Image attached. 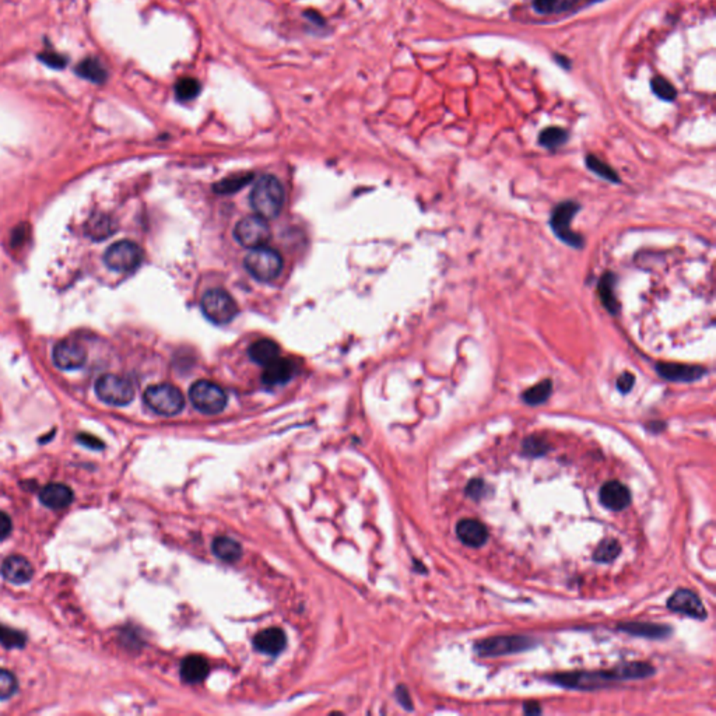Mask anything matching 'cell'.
<instances>
[{"instance_id":"1","label":"cell","mask_w":716,"mask_h":716,"mask_svg":"<svg viewBox=\"0 0 716 716\" xmlns=\"http://www.w3.org/2000/svg\"><path fill=\"white\" fill-rule=\"evenodd\" d=\"M655 669L649 663L631 662L620 665L618 668L608 672H576V673H557L547 676L546 680L573 690H597L603 689L616 682L625 680H641L652 676Z\"/></svg>"},{"instance_id":"2","label":"cell","mask_w":716,"mask_h":716,"mask_svg":"<svg viewBox=\"0 0 716 716\" xmlns=\"http://www.w3.org/2000/svg\"><path fill=\"white\" fill-rule=\"evenodd\" d=\"M285 204V189L280 181L272 175L258 179L251 192V206L255 213L265 219H276Z\"/></svg>"},{"instance_id":"3","label":"cell","mask_w":716,"mask_h":716,"mask_svg":"<svg viewBox=\"0 0 716 716\" xmlns=\"http://www.w3.org/2000/svg\"><path fill=\"white\" fill-rule=\"evenodd\" d=\"M143 399L148 409L160 416L167 417L179 415L185 406V398L182 392L171 384L148 386L144 392Z\"/></svg>"},{"instance_id":"4","label":"cell","mask_w":716,"mask_h":716,"mask_svg":"<svg viewBox=\"0 0 716 716\" xmlns=\"http://www.w3.org/2000/svg\"><path fill=\"white\" fill-rule=\"evenodd\" d=\"M247 271L259 282H273L283 271V259L280 254L272 248L261 247L251 249L245 256Z\"/></svg>"},{"instance_id":"5","label":"cell","mask_w":716,"mask_h":716,"mask_svg":"<svg viewBox=\"0 0 716 716\" xmlns=\"http://www.w3.org/2000/svg\"><path fill=\"white\" fill-rule=\"evenodd\" d=\"M96 393L107 405L126 406L135 399V386L125 377L105 374L97 379Z\"/></svg>"},{"instance_id":"6","label":"cell","mask_w":716,"mask_h":716,"mask_svg":"<svg viewBox=\"0 0 716 716\" xmlns=\"http://www.w3.org/2000/svg\"><path fill=\"white\" fill-rule=\"evenodd\" d=\"M189 399L192 405L204 415H217L227 406V395L223 388L206 379L197 381L190 386Z\"/></svg>"},{"instance_id":"7","label":"cell","mask_w":716,"mask_h":716,"mask_svg":"<svg viewBox=\"0 0 716 716\" xmlns=\"http://www.w3.org/2000/svg\"><path fill=\"white\" fill-rule=\"evenodd\" d=\"M536 645H538V642L529 637L507 635V637H493V638L479 641L474 645V649L483 658H495V656H504V655L531 651Z\"/></svg>"},{"instance_id":"8","label":"cell","mask_w":716,"mask_h":716,"mask_svg":"<svg viewBox=\"0 0 716 716\" xmlns=\"http://www.w3.org/2000/svg\"><path fill=\"white\" fill-rule=\"evenodd\" d=\"M143 261V251L142 248L134 242V241H119L112 244L105 255L104 262L105 265L119 273H131L136 271Z\"/></svg>"},{"instance_id":"9","label":"cell","mask_w":716,"mask_h":716,"mask_svg":"<svg viewBox=\"0 0 716 716\" xmlns=\"http://www.w3.org/2000/svg\"><path fill=\"white\" fill-rule=\"evenodd\" d=\"M200 305L206 318L219 325L231 322L238 313L237 302L227 291L221 288H211L204 292Z\"/></svg>"},{"instance_id":"10","label":"cell","mask_w":716,"mask_h":716,"mask_svg":"<svg viewBox=\"0 0 716 716\" xmlns=\"http://www.w3.org/2000/svg\"><path fill=\"white\" fill-rule=\"evenodd\" d=\"M579 210H580L579 203L573 200H567L556 206L550 219V227L554 231V234L563 242L573 248H582L583 245V238L571 230L573 217Z\"/></svg>"},{"instance_id":"11","label":"cell","mask_w":716,"mask_h":716,"mask_svg":"<svg viewBox=\"0 0 716 716\" xmlns=\"http://www.w3.org/2000/svg\"><path fill=\"white\" fill-rule=\"evenodd\" d=\"M235 240L248 249L266 247L272 233L268 221L259 216H248L238 221L234 230Z\"/></svg>"},{"instance_id":"12","label":"cell","mask_w":716,"mask_h":716,"mask_svg":"<svg viewBox=\"0 0 716 716\" xmlns=\"http://www.w3.org/2000/svg\"><path fill=\"white\" fill-rule=\"evenodd\" d=\"M52 357L58 368L72 371L82 368L86 364L87 351L83 344L73 340H65L55 346Z\"/></svg>"},{"instance_id":"13","label":"cell","mask_w":716,"mask_h":716,"mask_svg":"<svg viewBox=\"0 0 716 716\" xmlns=\"http://www.w3.org/2000/svg\"><path fill=\"white\" fill-rule=\"evenodd\" d=\"M668 607L675 611L684 614L696 620H705L707 610L697 593L690 589L676 590L668 600Z\"/></svg>"},{"instance_id":"14","label":"cell","mask_w":716,"mask_h":716,"mask_svg":"<svg viewBox=\"0 0 716 716\" xmlns=\"http://www.w3.org/2000/svg\"><path fill=\"white\" fill-rule=\"evenodd\" d=\"M658 374L672 382H694L701 379L707 370L700 365H687V364H672V363H659L656 365Z\"/></svg>"},{"instance_id":"15","label":"cell","mask_w":716,"mask_h":716,"mask_svg":"<svg viewBox=\"0 0 716 716\" xmlns=\"http://www.w3.org/2000/svg\"><path fill=\"white\" fill-rule=\"evenodd\" d=\"M600 502L610 511H623L631 504L630 490L620 481L611 480L601 486L599 493Z\"/></svg>"},{"instance_id":"16","label":"cell","mask_w":716,"mask_h":716,"mask_svg":"<svg viewBox=\"0 0 716 716\" xmlns=\"http://www.w3.org/2000/svg\"><path fill=\"white\" fill-rule=\"evenodd\" d=\"M456 535L459 540L473 549L483 547L488 540V529L484 523L477 519H462L456 526Z\"/></svg>"},{"instance_id":"17","label":"cell","mask_w":716,"mask_h":716,"mask_svg":"<svg viewBox=\"0 0 716 716\" xmlns=\"http://www.w3.org/2000/svg\"><path fill=\"white\" fill-rule=\"evenodd\" d=\"M618 631L627 632L634 637H642L648 639H666L672 634V628L668 625L653 624V623H641V621H628L620 623L617 625Z\"/></svg>"},{"instance_id":"18","label":"cell","mask_w":716,"mask_h":716,"mask_svg":"<svg viewBox=\"0 0 716 716\" xmlns=\"http://www.w3.org/2000/svg\"><path fill=\"white\" fill-rule=\"evenodd\" d=\"M1 575L11 583H25L32 575L34 568L31 563L21 556H8L1 564Z\"/></svg>"},{"instance_id":"19","label":"cell","mask_w":716,"mask_h":716,"mask_svg":"<svg viewBox=\"0 0 716 716\" xmlns=\"http://www.w3.org/2000/svg\"><path fill=\"white\" fill-rule=\"evenodd\" d=\"M41 502L52 509H62L72 504L73 491L70 487L60 483H51L39 493Z\"/></svg>"},{"instance_id":"20","label":"cell","mask_w":716,"mask_h":716,"mask_svg":"<svg viewBox=\"0 0 716 716\" xmlns=\"http://www.w3.org/2000/svg\"><path fill=\"white\" fill-rule=\"evenodd\" d=\"M294 364L285 358H276L275 361L265 365L262 381L266 386H280L287 384L294 377Z\"/></svg>"},{"instance_id":"21","label":"cell","mask_w":716,"mask_h":716,"mask_svg":"<svg viewBox=\"0 0 716 716\" xmlns=\"http://www.w3.org/2000/svg\"><path fill=\"white\" fill-rule=\"evenodd\" d=\"M286 642V635L280 628H268L254 639L255 648L266 655H279L285 649Z\"/></svg>"},{"instance_id":"22","label":"cell","mask_w":716,"mask_h":716,"mask_svg":"<svg viewBox=\"0 0 716 716\" xmlns=\"http://www.w3.org/2000/svg\"><path fill=\"white\" fill-rule=\"evenodd\" d=\"M209 675V665L204 658L190 655L183 659L181 665V677L189 684L203 682Z\"/></svg>"},{"instance_id":"23","label":"cell","mask_w":716,"mask_h":716,"mask_svg":"<svg viewBox=\"0 0 716 716\" xmlns=\"http://www.w3.org/2000/svg\"><path fill=\"white\" fill-rule=\"evenodd\" d=\"M249 357L254 363L265 367L280 357V347L269 339L258 340L249 347Z\"/></svg>"},{"instance_id":"24","label":"cell","mask_w":716,"mask_h":716,"mask_svg":"<svg viewBox=\"0 0 716 716\" xmlns=\"http://www.w3.org/2000/svg\"><path fill=\"white\" fill-rule=\"evenodd\" d=\"M211 550L216 557H219L223 561L234 563L241 559L242 556V547L238 542L230 538H217L213 542Z\"/></svg>"},{"instance_id":"25","label":"cell","mask_w":716,"mask_h":716,"mask_svg":"<svg viewBox=\"0 0 716 716\" xmlns=\"http://www.w3.org/2000/svg\"><path fill=\"white\" fill-rule=\"evenodd\" d=\"M614 285H616V278L610 272L604 273L599 282V295H600L601 304L610 313H616L620 308L616 294H614Z\"/></svg>"},{"instance_id":"26","label":"cell","mask_w":716,"mask_h":716,"mask_svg":"<svg viewBox=\"0 0 716 716\" xmlns=\"http://www.w3.org/2000/svg\"><path fill=\"white\" fill-rule=\"evenodd\" d=\"M115 228H117L115 223L111 217H108L105 214H98L89 220L87 231L93 240L100 241V240H105V238L111 237L117 231Z\"/></svg>"},{"instance_id":"27","label":"cell","mask_w":716,"mask_h":716,"mask_svg":"<svg viewBox=\"0 0 716 716\" xmlns=\"http://www.w3.org/2000/svg\"><path fill=\"white\" fill-rule=\"evenodd\" d=\"M553 392V382L550 379H545L539 382L538 385L532 386L531 389L525 391L522 395V399L529 406H539L543 405Z\"/></svg>"},{"instance_id":"28","label":"cell","mask_w":716,"mask_h":716,"mask_svg":"<svg viewBox=\"0 0 716 716\" xmlns=\"http://www.w3.org/2000/svg\"><path fill=\"white\" fill-rule=\"evenodd\" d=\"M77 73L93 82V83H104L107 80V70L104 69V66L97 60V59H84L79 66H77Z\"/></svg>"},{"instance_id":"29","label":"cell","mask_w":716,"mask_h":716,"mask_svg":"<svg viewBox=\"0 0 716 716\" xmlns=\"http://www.w3.org/2000/svg\"><path fill=\"white\" fill-rule=\"evenodd\" d=\"M621 553V545L616 539L603 540L593 553V560L597 563H611Z\"/></svg>"},{"instance_id":"30","label":"cell","mask_w":716,"mask_h":716,"mask_svg":"<svg viewBox=\"0 0 716 716\" xmlns=\"http://www.w3.org/2000/svg\"><path fill=\"white\" fill-rule=\"evenodd\" d=\"M202 86L193 77H182L175 84V96L179 101H190L200 94Z\"/></svg>"},{"instance_id":"31","label":"cell","mask_w":716,"mask_h":716,"mask_svg":"<svg viewBox=\"0 0 716 716\" xmlns=\"http://www.w3.org/2000/svg\"><path fill=\"white\" fill-rule=\"evenodd\" d=\"M568 141V132L563 128H547L539 136V143L546 148H557Z\"/></svg>"},{"instance_id":"32","label":"cell","mask_w":716,"mask_h":716,"mask_svg":"<svg viewBox=\"0 0 716 716\" xmlns=\"http://www.w3.org/2000/svg\"><path fill=\"white\" fill-rule=\"evenodd\" d=\"M549 449H550L549 442L545 438L538 436V435L528 436L522 443V452H523V455H526L529 457L545 456L549 452Z\"/></svg>"},{"instance_id":"33","label":"cell","mask_w":716,"mask_h":716,"mask_svg":"<svg viewBox=\"0 0 716 716\" xmlns=\"http://www.w3.org/2000/svg\"><path fill=\"white\" fill-rule=\"evenodd\" d=\"M586 165H587V168H589L592 172H594L596 175H599V176H601V178L607 179V181H610V182H613V183L620 182V178H618L617 172H616V171H614V169H613L608 164H606V162H603L601 160H599L596 155H592V154H590V155H587V157H586Z\"/></svg>"},{"instance_id":"34","label":"cell","mask_w":716,"mask_h":716,"mask_svg":"<svg viewBox=\"0 0 716 716\" xmlns=\"http://www.w3.org/2000/svg\"><path fill=\"white\" fill-rule=\"evenodd\" d=\"M251 179H252V175H235L231 178H226L221 182L216 183L214 190L217 193H223V195L233 193V192H237L238 189L244 188Z\"/></svg>"},{"instance_id":"35","label":"cell","mask_w":716,"mask_h":716,"mask_svg":"<svg viewBox=\"0 0 716 716\" xmlns=\"http://www.w3.org/2000/svg\"><path fill=\"white\" fill-rule=\"evenodd\" d=\"M652 91L662 100L665 101H675L676 97H677V91L675 89V86L668 82L666 79L663 77H656L652 80Z\"/></svg>"},{"instance_id":"36","label":"cell","mask_w":716,"mask_h":716,"mask_svg":"<svg viewBox=\"0 0 716 716\" xmlns=\"http://www.w3.org/2000/svg\"><path fill=\"white\" fill-rule=\"evenodd\" d=\"M17 687L15 676L6 669H0V700L10 698L15 693Z\"/></svg>"},{"instance_id":"37","label":"cell","mask_w":716,"mask_h":716,"mask_svg":"<svg viewBox=\"0 0 716 716\" xmlns=\"http://www.w3.org/2000/svg\"><path fill=\"white\" fill-rule=\"evenodd\" d=\"M573 0H535L533 6L539 13L549 14L568 8L573 4Z\"/></svg>"},{"instance_id":"38","label":"cell","mask_w":716,"mask_h":716,"mask_svg":"<svg viewBox=\"0 0 716 716\" xmlns=\"http://www.w3.org/2000/svg\"><path fill=\"white\" fill-rule=\"evenodd\" d=\"M0 642L7 646V648H20L24 645V637L17 632V631H13V630H8V628H4L3 625H0Z\"/></svg>"},{"instance_id":"39","label":"cell","mask_w":716,"mask_h":716,"mask_svg":"<svg viewBox=\"0 0 716 716\" xmlns=\"http://www.w3.org/2000/svg\"><path fill=\"white\" fill-rule=\"evenodd\" d=\"M464 493H466V495H467V497H470L471 500H474V501H480V500H481V498H484V497H486V494H487V486H486V483H484L483 480H480V479H474V480H471V481H469V483H467Z\"/></svg>"},{"instance_id":"40","label":"cell","mask_w":716,"mask_h":716,"mask_svg":"<svg viewBox=\"0 0 716 716\" xmlns=\"http://www.w3.org/2000/svg\"><path fill=\"white\" fill-rule=\"evenodd\" d=\"M38 58L41 62H44L45 65H48L53 69H63L67 63V60L62 55H58L55 52H44V53H39Z\"/></svg>"},{"instance_id":"41","label":"cell","mask_w":716,"mask_h":716,"mask_svg":"<svg viewBox=\"0 0 716 716\" xmlns=\"http://www.w3.org/2000/svg\"><path fill=\"white\" fill-rule=\"evenodd\" d=\"M635 384V377L630 372H624L618 379H617V389L621 392V393H628L632 386Z\"/></svg>"},{"instance_id":"42","label":"cell","mask_w":716,"mask_h":716,"mask_svg":"<svg viewBox=\"0 0 716 716\" xmlns=\"http://www.w3.org/2000/svg\"><path fill=\"white\" fill-rule=\"evenodd\" d=\"M11 519L4 512H0V540H4L11 533Z\"/></svg>"},{"instance_id":"43","label":"cell","mask_w":716,"mask_h":716,"mask_svg":"<svg viewBox=\"0 0 716 716\" xmlns=\"http://www.w3.org/2000/svg\"><path fill=\"white\" fill-rule=\"evenodd\" d=\"M80 442L86 446H90L93 449H100L103 446V442L100 439H97L96 436H91V435H80L79 436Z\"/></svg>"},{"instance_id":"44","label":"cell","mask_w":716,"mask_h":716,"mask_svg":"<svg viewBox=\"0 0 716 716\" xmlns=\"http://www.w3.org/2000/svg\"><path fill=\"white\" fill-rule=\"evenodd\" d=\"M398 700L402 704V707H405L406 710H412V700H410L409 693L405 687L398 689Z\"/></svg>"},{"instance_id":"45","label":"cell","mask_w":716,"mask_h":716,"mask_svg":"<svg viewBox=\"0 0 716 716\" xmlns=\"http://www.w3.org/2000/svg\"><path fill=\"white\" fill-rule=\"evenodd\" d=\"M523 711H525V714H528V715H538V714H542V708H540V705H539V704H536V703H528V704H525Z\"/></svg>"},{"instance_id":"46","label":"cell","mask_w":716,"mask_h":716,"mask_svg":"<svg viewBox=\"0 0 716 716\" xmlns=\"http://www.w3.org/2000/svg\"><path fill=\"white\" fill-rule=\"evenodd\" d=\"M648 429L652 431V432L658 434V432H660V431H663L666 429V424H665V423H660V422H653V423H649V424H648Z\"/></svg>"}]
</instances>
